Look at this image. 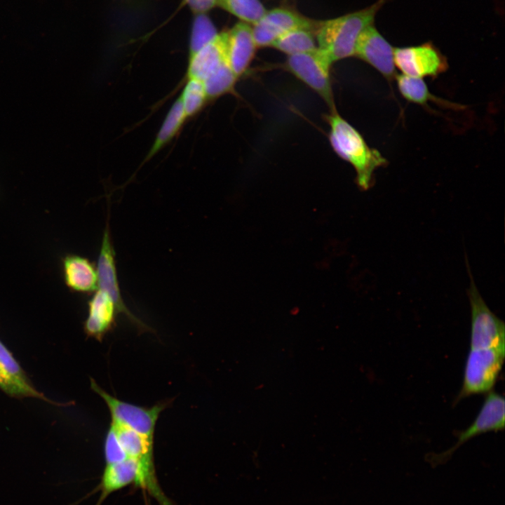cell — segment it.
<instances>
[{"instance_id":"1","label":"cell","mask_w":505,"mask_h":505,"mask_svg":"<svg viewBox=\"0 0 505 505\" xmlns=\"http://www.w3.org/2000/svg\"><path fill=\"white\" fill-rule=\"evenodd\" d=\"M326 118L332 149L354 167L358 185L364 190L369 189L372 184L375 171L385 166L386 159L378 150L370 147L361 134L343 119L336 109L330 110Z\"/></svg>"},{"instance_id":"2","label":"cell","mask_w":505,"mask_h":505,"mask_svg":"<svg viewBox=\"0 0 505 505\" xmlns=\"http://www.w3.org/2000/svg\"><path fill=\"white\" fill-rule=\"evenodd\" d=\"M386 0H377L363 9L321 21L315 32L317 47L331 63L354 56L361 33L372 25L377 11Z\"/></svg>"},{"instance_id":"3","label":"cell","mask_w":505,"mask_h":505,"mask_svg":"<svg viewBox=\"0 0 505 505\" xmlns=\"http://www.w3.org/2000/svg\"><path fill=\"white\" fill-rule=\"evenodd\" d=\"M505 357V349H469L462 389L455 403L475 394L489 393L494 386Z\"/></svg>"},{"instance_id":"4","label":"cell","mask_w":505,"mask_h":505,"mask_svg":"<svg viewBox=\"0 0 505 505\" xmlns=\"http://www.w3.org/2000/svg\"><path fill=\"white\" fill-rule=\"evenodd\" d=\"M332 64L318 48L308 52L288 56L285 69L314 90L327 104L335 108L330 79Z\"/></svg>"},{"instance_id":"5","label":"cell","mask_w":505,"mask_h":505,"mask_svg":"<svg viewBox=\"0 0 505 505\" xmlns=\"http://www.w3.org/2000/svg\"><path fill=\"white\" fill-rule=\"evenodd\" d=\"M96 267L98 289L105 292L110 297L115 304L117 313L124 315L139 330H151L150 327L128 309L122 298L116 267L115 250L109 229V215L103 231Z\"/></svg>"},{"instance_id":"6","label":"cell","mask_w":505,"mask_h":505,"mask_svg":"<svg viewBox=\"0 0 505 505\" xmlns=\"http://www.w3.org/2000/svg\"><path fill=\"white\" fill-rule=\"evenodd\" d=\"M90 386L105 401L111 412L112 422L153 438L157 419L166 408V403L157 404L149 408H143L112 396L92 379Z\"/></svg>"},{"instance_id":"7","label":"cell","mask_w":505,"mask_h":505,"mask_svg":"<svg viewBox=\"0 0 505 505\" xmlns=\"http://www.w3.org/2000/svg\"><path fill=\"white\" fill-rule=\"evenodd\" d=\"M321 21L304 16L283 7L267 11L264 16L252 25L254 40L257 48L271 46L282 34L296 29H306L314 32Z\"/></svg>"},{"instance_id":"8","label":"cell","mask_w":505,"mask_h":505,"mask_svg":"<svg viewBox=\"0 0 505 505\" xmlns=\"http://www.w3.org/2000/svg\"><path fill=\"white\" fill-rule=\"evenodd\" d=\"M393 59L403 74L415 78H436L448 68L446 58L431 43L396 48Z\"/></svg>"},{"instance_id":"9","label":"cell","mask_w":505,"mask_h":505,"mask_svg":"<svg viewBox=\"0 0 505 505\" xmlns=\"http://www.w3.org/2000/svg\"><path fill=\"white\" fill-rule=\"evenodd\" d=\"M394 48L371 25L360 34L354 56L368 63L388 80L395 79Z\"/></svg>"},{"instance_id":"10","label":"cell","mask_w":505,"mask_h":505,"mask_svg":"<svg viewBox=\"0 0 505 505\" xmlns=\"http://www.w3.org/2000/svg\"><path fill=\"white\" fill-rule=\"evenodd\" d=\"M505 402L502 396L494 391L487 393L485 401L473 423L459 433L456 444L440 456L449 457L462 444L473 437L490 431L504 429Z\"/></svg>"},{"instance_id":"11","label":"cell","mask_w":505,"mask_h":505,"mask_svg":"<svg viewBox=\"0 0 505 505\" xmlns=\"http://www.w3.org/2000/svg\"><path fill=\"white\" fill-rule=\"evenodd\" d=\"M257 48L252 25L240 21L227 31L226 59L238 78L249 67Z\"/></svg>"},{"instance_id":"12","label":"cell","mask_w":505,"mask_h":505,"mask_svg":"<svg viewBox=\"0 0 505 505\" xmlns=\"http://www.w3.org/2000/svg\"><path fill=\"white\" fill-rule=\"evenodd\" d=\"M227 31L218 34L208 43L189 55L187 79L203 81L226 59Z\"/></svg>"},{"instance_id":"13","label":"cell","mask_w":505,"mask_h":505,"mask_svg":"<svg viewBox=\"0 0 505 505\" xmlns=\"http://www.w3.org/2000/svg\"><path fill=\"white\" fill-rule=\"evenodd\" d=\"M88 314L84 323V331L88 336L102 341L115 323L117 311L110 297L97 289L88 302Z\"/></svg>"},{"instance_id":"14","label":"cell","mask_w":505,"mask_h":505,"mask_svg":"<svg viewBox=\"0 0 505 505\" xmlns=\"http://www.w3.org/2000/svg\"><path fill=\"white\" fill-rule=\"evenodd\" d=\"M142 478V465L135 459L128 457L117 463L106 464L100 484L101 494L96 505H100L109 494L130 484L140 486Z\"/></svg>"},{"instance_id":"15","label":"cell","mask_w":505,"mask_h":505,"mask_svg":"<svg viewBox=\"0 0 505 505\" xmlns=\"http://www.w3.org/2000/svg\"><path fill=\"white\" fill-rule=\"evenodd\" d=\"M62 269L65 284L72 291L90 293L98 289L96 264L88 258L68 255L62 260Z\"/></svg>"},{"instance_id":"16","label":"cell","mask_w":505,"mask_h":505,"mask_svg":"<svg viewBox=\"0 0 505 505\" xmlns=\"http://www.w3.org/2000/svg\"><path fill=\"white\" fill-rule=\"evenodd\" d=\"M187 119L180 100L172 105L159 128L156 138L143 163L150 160L177 135Z\"/></svg>"},{"instance_id":"17","label":"cell","mask_w":505,"mask_h":505,"mask_svg":"<svg viewBox=\"0 0 505 505\" xmlns=\"http://www.w3.org/2000/svg\"><path fill=\"white\" fill-rule=\"evenodd\" d=\"M270 47L288 56L317 48L315 32L306 29H296L280 36Z\"/></svg>"},{"instance_id":"18","label":"cell","mask_w":505,"mask_h":505,"mask_svg":"<svg viewBox=\"0 0 505 505\" xmlns=\"http://www.w3.org/2000/svg\"><path fill=\"white\" fill-rule=\"evenodd\" d=\"M395 79L400 94L409 102L422 105H425L428 102H435L449 107L451 105L455 107V105L433 95L422 79L404 74L396 75Z\"/></svg>"},{"instance_id":"19","label":"cell","mask_w":505,"mask_h":505,"mask_svg":"<svg viewBox=\"0 0 505 505\" xmlns=\"http://www.w3.org/2000/svg\"><path fill=\"white\" fill-rule=\"evenodd\" d=\"M238 78L227 60L202 81L208 100L217 98L234 90Z\"/></svg>"},{"instance_id":"20","label":"cell","mask_w":505,"mask_h":505,"mask_svg":"<svg viewBox=\"0 0 505 505\" xmlns=\"http://www.w3.org/2000/svg\"><path fill=\"white\" fill-rule=\"evenodd\" d=\"M217 6L250 25L257 22L267 11L260 0H218Z\"/></svg>"},{"instance_id":"21","label":"cell","mask_w":505,"mask_h":505,"mask_svg":"<svg viewBox=\"0 0 505 505\" xmlns=\"http://www.w3.org/2000/svg\"><path fill=\"white\" fill-rule=\"evenodd\" d=\"M178 99L187 119L198 113L208 100L202 81L193 79H187Z\"/></svg>"},{"instance_id":"22","label":"cell","mask_w":505,"mask_h":505,"mask_svg":"<svg viewBox=\"0 0 505 505\" xmlns=\"http://www.w3.org/2000/svg\"><path fill=\"white\" fill-rule=\"evenodd\" d=\"M194 15L189 40V55L198 51L218 34L207 13Z\"/></svg>"},{"instance_id":"23","label":"cell","mask_w":505,"mask_h":505,"mask_svg":"<svg viewBox=\"0 0 505 505\" xmlns=\"http://www.w3.org/2000/svg\"><path fill=\"white\" fill-rule=\"evenodd\" d=\"M0 389L6 393L15 397H34L50 402L31 384H22L7 374L0 368Z\"/></svg>"},{"instance_id":"24","label":"cell","mask_w":505,"mask_h":505,"mask_svg":"<svg viewBox=\"0 0 505 505\" xmlns=\"http://www.w3.org/2000/svg\"><path fill=\"white\" fill-rule=\"evenodd\" d=\"M0 368L18 382L30 385L23 370L12 353L0 340Z\"/></svg>"},{"instance_id":"25","label":"cell","mask_w":505,"mask_h":505,"mask_svg":"<svg viewBox=\"0 0 505 505\" xmlns=\"http://www.w3.org/2000/svg\"><path fill=\"white\" fill-rule=\"evenodd\" d=\"M104 451L106 464L117 463L128 458L112 424L106 436Z\"/></svg>"},{"instance_id":"26","label":"cell","mask_w":505,"mask_h":505,"mask_svg":"<svg viewBox=\"0 0 505 505\" xmlns=\"http://www.w3.org/2000/svg\"><path fill=\"white\" fill-rule=\"evenodd\" d=\"M194 14L207 13L215 6L218 0H184Z\"/></svg>"}]
</instances>
